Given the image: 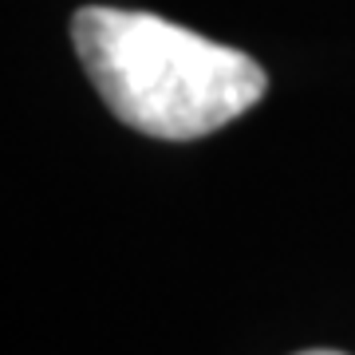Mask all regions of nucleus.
I'll return each mask as SVG.
<instances>
[{
    "label": "nucleus",
    "instance_id": "1",
    "mask_svg": "<svg viewBox=\"0 0 355 355\" xmlns=\"http://www.w3.org/2000/svg\"><path fill=\"white\" fill-rule=\"evenodd\" d=\"M71 36L103 103L150 139H202L245 114L268 87L237 48L127 8H79Z\"/></svg>",
    "mask_w": 355,
    "mask_h": 355
},
{
    "label": "nucleus",
    "instance_id": "2",
    "mask_svg": "<svg viewBox=\"0 0 355 355\" xmlns=\"http://www.w3.org/2000/svg\"><path fill=\"white\" fill-rule=\"evenodd\" d=\"M300 355H343V352H300Z\"/></svg>",
    "mask_w": 355,
    "mask_h": 355
}]
</instances>
